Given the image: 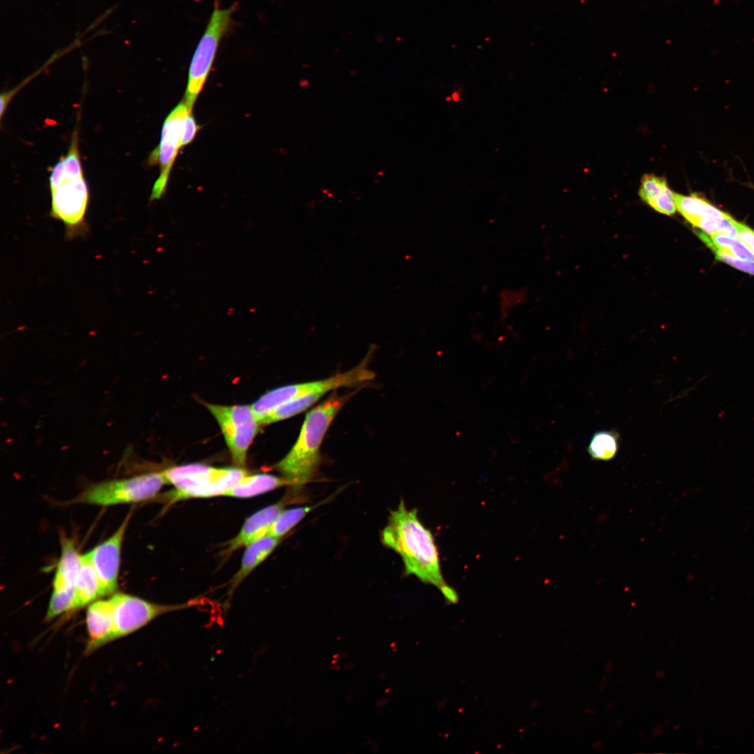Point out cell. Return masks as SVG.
Masks as SVG:
<instances>
[{
    "instance_id": "cell-1",
    "label": "cell",
    "mask_w": 754,
    "mask_h": 754,
    "mask_svg": "<svg viewBox=\"0 0 754 754\" xmlns=\"http://www.w3.org/2000/svg\"><path fill=\"white\" fill-rule=\"evenodd\" d=\"M380 540L401 556L407 575L436 587L448 603H458L457 592L443 576L433 535L419 519L417 510L407 509L403 499L390 511Z\"/></svg>"
},
{
    "instance_id": "cell-2",
    "label": "cell",
    "mask_w": 754,
    "mask_h": 754,
    "mask_svg": "<svg viewBox=\"0 0 754 754\" xmlns=\"http://www.w3.org/2000/svg\"><path fill=\"white\" fill-rule=\"evenodd\" d=\"M350 396L334 392L307 413L289 452L276 465L295 491L300 490L318 471L320 448L334 417Z\"/></svg>"
},
{
    "instance_id": "cell-3",
    "label": "cell",
    "mask_w": 754,
    "mask_h": 754,
    "mask_svg": "<svg viewBox=\"0 0 754 754\" xmlns=\"http://www.w3.org/2000/svg\"><path fill=\"white\" fill-rule=\"evenodd\" d=\"M163 473L175 487L168 499L173 503L191 498L221 496L248 475L244 468H215L202 464L172 467Z\"/></svg>"
},
{
    "instance_id": "cell-4",
    "label": "cell",
    "mask_w": 754,
    "mask_h": 754,
    "mask_svg": "<svg viewBox=\"0 0 754 754\" xmlns=\"http://www.w3.org/2000/svg\"><path fill=\"white\" fill-rule=\"evenodd\" d=\"M237 3L221 8L215 6L191 61L184 102L192 112L196 99L210 73L223 38L229 31Z\"/></svg>"
},
{
    "instance_id": "cell-5",
    "label": "cell",
    "mask_w": 754,
    "mask_h": 754,
    "mask_svg": "<svg viewBox=\"0 0 754 754\" xmlns=\"http://www.w3.org/2000/svg\"><path fill=\"white\" fill-rule=\"evenodd\" d=\"M371 353L353 369L325 379L288 385L262 395L251 406L259 421L276 407L300 396L318 390L327 392L342 387H350L373 380L375 373L368 368Z\"/></svg>"
},
{
    "instance_id": "cell-6",
    "label": "cell",
    "mask_w": 754,
    "mask_h": 754,
    "mask_svg": "<svg viewBox=\"0 0 754 754\" xmlns=\"http://www.w3.org/2000/svg\"><path fill=\"white\" fill-rule=\"evenodd\" d=\"M168 484L163 471L89 487L73 502L102 506L138 503L154 498Z\"/></svg>"
},
{
    "instance_id": "cell-7",
    "label": "cell",
    "mask_w": 754,
    "mask_h": 754,
    "mask_svg": "<svg viewBox=\"0 0 754 754\" xmlns=\"http://www.w3.org/2000/svg\"><path fill=\"white\" fill-rule=\"evenodd\" d=\"M216 420L236 466L244 468L246 454L259 424L251 406L206 404Z\"/></svg>"
},
{
    "instance_id": "cell-8",
    "label": "cell",
    "mask_w": 754,
    "mask_h": 754,
    "mask_svg": "<svg viewBox=\"0 0 754 754\" xmlns=\"http://www.w3.org/2000/svg\"><path fill=\"white\" fill-rule=\"evenodd\" d=\"M50 216L64 223L66 237L71 239L86 235L89 192L84 177L66 179L50 188Z\"/></svg>"
},
{
    "instance_id": "cell-9",
    "label": "cell",
    "mask_w": 754,
    "mask_h": 754,
    "mask_svg": "<svg viewBox=\"0 0 754 754\" xmlns=\"http://www.w3.org/2000/svg\"><path fill=\"white\" fill-rule=\"evenodd\" d=\"M113 612V640L129 635L167 613L194 606L195 602L160 604L124 593L110 598Z\"/></svg>"
},
{
    "instance_id": "cell-10",
    "label": "cell",
    "mask_w": 754,
    "mask_h": 754,
    "mask_svg": "<svg viewBox=\"0 0 754 754\" xmlns=\"http://www.w3.org/2000/svg\"><path fill=\"white\" fill-rule=\"evenodd\" d=\"M190 113L185 102H180L163 122L160 142L148 159L150 165L160 166V174L154 184L150 202L161 199L166 191L171 169L182 147L184 122Z\"/></svg>"
},
{
    "instance_id": "cell-11",
    "label": "cell",
    "mask_w": 754,
    "mask_h": 754,
    "mask_svg": "<svg viewBox=\"0 0 754 754\" xmlns=\"http://www.w3.org/2000/svg\"><path fill=\"white\" fill-rule=\"evenodd\" d=\"M128 519V515L109 538L89 552L100 582L103 596L112 594L117 590L121 547Z\"/></svg>"
},
{
    "instance_id": "cell-12",
    "label": "cell",
    "mask_w": 754,
    "mask_h": 754,
    "mask_svg": "<svg viewBox=\"0 0 754 754\" xmlns=\"http://www.w3.org/2000/svg\"><path fill=\"white\" fill-rule=\"evenodd\" d=\"M286 503L285 500H281L249 516L236 536L228 542L225 554H230L239 548L246 547L268 535L272 525L285 509Z\"/></svg>"
},
{
    "instance_id": "cell-13",
    "label": "cell",
    "mask_w": 754,
    "mask_h": 754,
    "mask_svg": "<svg viewBox=\"0 0 754 754\" xmlns=\"http://www.w3.org/2000/svg\"><path fill=\"white\" fill-rule=\"evenodd\" d=\"M674 200L677 210L683 217L705 233L714 230L718 219L728 214L695 194L686 195L674 193Z\"/></svg>"
},
{
    "instance_id": "cell-14",
    "label": "cell",
    "mask_w": 754,
    "mask_h": 754,
    "mask_svg": "<svg viewBox=\"0 0 754 754\" xmlns=\"http://www.w3.org/2000/svg\"><path fill=\"white\" fill-rule=\"evenodd\" d=\"M86 623L89 640L85 653L113 640V612L110 599L98 600L89 606Z\"/></svg>"
},
{
    "instance_id": "cell-15",
    "label": "cell",
    "mask_w": 754,
    "mask_h": 754,
    "mask_svg": "<svg viewBox=\"0 0 754 754\" xmlns=\"http://www.w3.org/2000/svg\"><path fill=\"white\" fill-rule=\"evenodd\" d=\"M638 193L642 201L657 212L665 215L675 213L674 192L670 188L664 177L653 174L644 175Z\"/></svg>"
},
{
    "instance_id": "cell-16",
    "label": "cell",
    "mask_w": 754,
    "mask_h": 754,
    "mask_svg": "<svg viewBox=\"0 0 754 754\" xmlns=\"http://www.w3.org/2000/svg\"><path fill=\"white\" fill-rule=\"evenodd\" d=\"M280 540L279 538L267 535L245 547L240 567L230 582V596L242 581L271 554Z\"/></svg>"
},
{
    "instance_id": "cell-17",
    "label": "cell",
    "mask_w": 754,
    "mask_h": 754,
    "mask_svg": "<svg viewBox=\"0 0 754 754\" xmlns=\"http://www.w3.org/2000/svg\"><path fill=\"white\" fill-rule=\"evenodd\" d=\"M61 554L57 563L53 580L54 591H74L76 579L80 570L81 555L78 554L74 542L61 536Z\"/></svg>"
},
{
    "instance_id": "cell-18",
    "label": "cell",
    "mask_w": 754,
    "mask_h": 754,
    "mask_svg": "<svg viewBox=\"0 0 754 754\" xmlns=\"http://www.w3.org/2000/svg\"><path fill=\"white\" fill-rule=\"evenodd\" d=\"M103 597L100 582L89 552L81 555L80 570L75 584L73 609Z\"/></svg>"
},
{
    "instance_id": "cell-19",
    "label": "cell",
    "mask_w": 754,
    "mask_h": 754,
    "mask_svg": "<svg viewBox=\"0 0 754 754\" xmlns=\"http://www.w3.org/2000/svg\"><path fill=\"white\" fill-rule=\"evenodd\" d=\"M283 486H290V482L283 476L267 473L248 474L228 489L224 496L251 498Z\"/></svg>"
},
{
    "instance_id": "cell-20",
    "label": "cell",
    "mask_w": 754,
    "mask_h": 754,
    "mask_svg": "<svg viewBox=\"0 0 754 754\" xmlns=\"http://www.w3.org/2000/svg\"><path fill=\"white\" fill-rule=\"evenodd\" d=\"M84 176L78 148V133L73 132L68 153L61 156L58 162L50 168V188H52L62 182Z\"/></svg>"
},
{
    "instance_id": "cell-21",
    "label": "cell",
    "mask_w": 754,
    "mask_h": 754,
    "mask_svg": "<svg viewBox=\"0 0 754 754\" xmlns=\"http://www.w3.org/2000/svg\"><path fill=\"white\" fill-rule=\"evenodd\" d=\"M327 392L326 390H318L289 401L269 412L259 424H269L297 415L313 406Z\"/></svg>"
},
{
    "instance_id": "cell-22",
    "label": "cell",
    "mask_w": 754,
    "mask_h": 754,
    "mask_svg": "<svg viewBox=\"0 0 754 754\" xmlns=\"http://www.w3.org/2000/svg\"><path fill=\"white\" fill-rule=\"evenodd\" d=\"M619 448L618 436L612 431L595 433L588 445V452L596 460H609L616 455Z\"/></svg>"
},
{
    "instance_id": "cell-23",
    "label": "cell",
    "mask_w": 754,
    "mask_h": 754,
    "mask_svg": "<svg viewBox=\"0 0 754 754\" xmlns=\"http://www.w3.org/2000/svg\"><path fill=\"white\" fill-rule=\"evenodd\" d=\"M322 503L290 509H284L272 525L268 535L281 538L295 526L313 508Z\"/></svg>"
},
{
    "instance_id": "cell-24",
    "label": "cell",
    "mask_w": 754,
    "mask_h": 754,
    "mask_svg": "<svg viewBox=\"0 0 754 754\" xmlns=\"http://www.w3.org/2000/svg\"><path fill=\"white\" fill-rule=\"evenodd\" d=\"M709 236L711 242L718 249L736 257L745 260H754V253L738 237L722 234Z\"/></svg>"
},
{
    "instance_id": "cell-25",
    "label": "cell",
    "mask_w": 754,
    "mask_h": 754,
    "mask_svg": "<svg viewBox=\"0 0 754 754\" xmlns=\"http://www.w3.org/2000/svg\"><path fill=\"white\" fill-rule=\"evenodd\" d=\"M697 234L700 239L713 251L717 260L742 272L754 275V260L742 259L718 249L711 242L709 236L703 232L698 231Z\"/></svg>"
},
{
    "instance_id": "cell-26",
    "label": "cell",
    "mask_w": 754,
    "mask_h": 754,
    "mask_svg": "<svg viewBox=\"0 0 754 754\" xmlns=\"http://www.w3.org/2000/svg\"><path fill=\"white\" fill-rule=\"evenodd\" d=\"M74 591H52L46 614L51 619L68 610H73Z\"/></svg>"
},
{
    "instance_id": "cell-27",
    "label": "cell",
    "mask_w": 754,
    "mask_h": 754,
    "mask_svg": "<svg viewBox=\"0 0 754 754\" xmlns=\"http://www.w3.org/2000/svg\"><path fill=\"white\" fill-rule=\"evenodd\" d=\"M733 224L737 231V237L754 253V230L734 219H733Z\"/></svg>"
},
{
    "instance_id": "cell-28",
    "label": "cell",
    "mask_w": 754,
    "mask_h": 754,
    "mask_svg": "<svg viewBox=\"0 0 754 754\" xmlns=\"http://www.w3.org/2000/svg\"><path fill=\"white\" fill-rule=\"evenodd\" d=\"M199 128L192 112L188 114L184 125L182 147L188 145L193 140Z\"/></svg>"
},
{
    "instance_id": "cell-29",
    "label": "cell",
    "mask_w": 754,
    "mask_h": 754,
    "mask_svg": "<svg viewBox=\"0 0 754 754\" xmlns=\"http://www.w3.org/2000/svg\"><path fill=\"white\" fill-rule=\"evenodd\" d=\"M216 6H219V0H214Z\"/></svg>"
}]
</instances>
